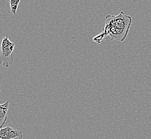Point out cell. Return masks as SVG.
<instances>
[{"label":"cell","instance_id":"8992f818","mask_svg":"<svg viewBox=\"0 0 151 139\" xmlns=\"http://www.w3.org/2000/svg\"><path fill=\"white\" fill-rule=\"evenodd\" d=\"M105 37V34L102 32L100 34L97 35L95 37H94L93 38V41L94 42H96V44H101V42L104 39Z\"/></svg>","mask_w":151,"mask_h":139},{"label":"cell","instance_id":"3957f363","mask_svg":"<svg viewBox=\"0 0 151 139\" xmlns=\"http://www.w3.org/2000/svg\"><path fill=\"white\" fill-rule=\"evenodd\" d=\"M23 132L10 126L0 129V139H22Z\"/></svg>","mask_w":151,"mask_h":139},{"label":"cell","instance_id":"6da1fadb","mask_svg":"<svg viewBox=\"0 0 151 139\" xmlns=\"http://www.w3.org/2000/svg\"><path fill=\"white\" fill-rule=\"evenodd\" d=\"M132 19L131 16L120 12L117 16L107 15L102 27V33L105 37L109 35L111 40L123 42L125 40L130 31Z\"/></svg>","mask_w":151,"mask_h":139},{"label":"cell","instance_id":"7a4b0ae2","mask_svg":"<svg viewBox=\"0 0 151 139\" xmlns=\"http://www.w3.org/2000/svg\"><path fill=\"white\" fill-rule=\"evenodd\" d=\"M15 44L9 39L8 37L4 38L2 41L1 49V63L8 68L14 63L13 57Z\"/></svg>","mask_w":151,"mask_h":139},{"label":"cell","instance_id":"5b68a950","mask_svg":"<svg viewBox=\"0 0 151 139\" xmlns=\"http://www.w3.org/2000/svg\"><path fill=\"white\" fill-rule=\"evenodd\" d=\"M20 2V0H10V1L11 11L13 15L16 14L18 7Z\"/></svg>","mask_w":151,"mask_h":139},{"label":"cell","instance_id":"277c9868","mask_svg":"<svg viewBox=\"0 0 151 139\" xmlns=\"http://www.w3.org/2000/svg\"><path fill=\"white\" fill-rule=\"evenodd\" d=\"M9 100L0 105V128H3L8 119L7 113L8 111L9 105Z\"/></svg>","mask_w":151,"mask_h":139}]
</instances>
